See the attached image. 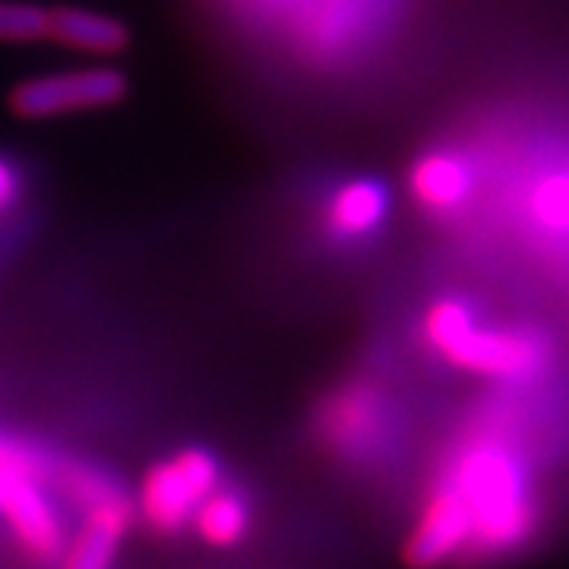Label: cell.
<instances>
[{"label":"cell","mask_w":569,"mask_h":569,"mask_svg":"<svg viewBox=\"0 0 569 569\" xmlns=\"http://www.w3.org/2000/svg\"><path fill=\"white\" fill-rule=\"evenodd\" d=\"M471 519L462 563H503L535 541L541 500L526 452L500 437H478L456 452L443 475Z\"/></svg>","instance_id":"cell-1"},{"label":"cell","mask_w":569,"mask_h":569,"mask_svg":"<svg viewBox=\"0 0 569 569\" xmlns=\"http://www.w3.org/2000/svg\"><path fill=\"white\" fill-rule=\"evenodd\" d=\"M425 339L449 367L503 383H535L557 361V346L545 329L478 326L475 310L459 298H440L427 307Z\"/></svg>","instance_id":"cell-2"},{"label":"cell","mask_w":569,"mask_h":569,"mask_svg":"<svg viewBox=\"0 0 569 569\" xmlns=\"http://www.w3.org/2000/svg\"><path fill=\"white\" fill-rule=\"evenodd\" d=\"M219 485L222 462L216 452L206 447H183L146 471L133 507L152 535L174 538L193 526V516Z\"/></svg>","instance_id":"cell-3"},{"label":"cell","mask_w":569,"mask_h":569,"mask_svg":"<svg viewBox=\"0 0 569 569\" xmlns=\"http://www.w3.org/2000/svg\"><path fill=\"white\" fill-rule=\"evenodd\" d=\"M130 96V80L118 67H86L67 73H44L17 82L7 96V104L17 118L48 121L80 111L114 108Z\"/></svg>","instance_id":"cell-4"},{"label":"cell","mask_w":569,"mask_h":569,"mask_svg":"<svg viewBox=\"0 0 569 569\" xmlns=\"http://www.w3.org/2000/svg\"><path fill=\"white\" fill-rule=\"evenodd\" d=\"M54 481L58 478L17 471L3 493V507H0L3 526L32 567L58 569L63 550L70 545L58 497L48 493Z\"/></svg>","instance_id":"cell-5"},{"label":"cell","mask_w":569,"mask_h":569,"mask_svg":"<svg viewBox=\"0 0 569 569\" xmlns=\"http://www.w3.org/2000/svg\"><path fill=\"white\" fill-rule=\"evenodd\" d=\"M80 531L70 538L58 569H114L121 541L133 522V500L123 485L102 471L77 500Z\"/></svg>","instance_id":"cell-6"},{"label":"cell","mask_w":569,"mask_h":569,"mask_svg":"<svg viewBox=\"0 0 569 569\" xmlns=\"http://www.w3.org/2000/svg\"><path fill=\"white\" fill-rule=\"evenodd\" d=\"M392 433V406L370 383H351L326 399L320 437L336 456L365 462L373 459Z\"/></svg>","instance_id":"cell-7"},{"label":"cell","mask_w":569,"mask_h":569,"mask_svg":"<svg viewBox=\"0 0 569 569\" xmlns=\"http://www.w3.org/2000/svg\"><path fill=\"white\" fill-rule=\"evenodd\" d=\"M471 541V519L462 497L440 478V485L425 497L415 526L406 535L402 560L408 569H447L466 560Z\"/></svg>","instance_id":"cell-8"},{"label":"cell","mask_w":569,"mask_h":569,"mask_svg":"<svg viewBox=\"0 0 569 569\" xmlns=\"http://www.w3.org/2000/svg\"><path fill=\"white\" fill-rule=\"evenodd\" d=\"M387 216V187L373 178H351L329 190L323 203V231L339 244H355L373 238Z\"/></svg>","instance_id":"cell-9"},{"label":"cell","mask_w":569,"mask_h":569,"mask_svg":"<svg viewBox=\"0 0 569 569\" xmlns=\"http://www.w3.org/2000/svg\"><path fill=\"white\" fill-rule=\"evenodd\" d=\"M408 187H411L415 203L425 212L452 216L456 209L468 203L471 187H475V171L462 156L447 152V149H433L411 164Z\"/></svg>","instance_id":"cell-10"},{"label":"cell","mask_w":569,"mask_h":569,"mask_svg":"<svg viewBox=\"0 0 569 569\" xmlns=\"http://www.w3.org/2000/svg\"><path fill=\"white\" fill-rule=\"evenodd\" d=\"M48 41H58L70 51L96 54V58H114L130 48V29L127 22L89 10V7H51V32Z\"/></svg>","instance_id":"cell-11"},{"label":"cell","mask_w":569,"mask_h":569,"mask_svg":"<svg viewBox=\"0 0 569 569\" xmlns=\"http://www.w3.org/2000/svg\"><path fill=\"white\" fill-rule=\"evenodd\" d=\"M253 522V503L241 488H219L203 500L200 512L193 516V526L209 548H238L250 535Z\"/></svg>","instance_id":"cell-12"},{"label":"cell","mask_w":569,"mask_h":569,"mask_svg":"<svg viewBox=\"0 0 569 569\" xmlns=\"http://www.w3.org/2000/svg\"><path fill=\"white\" fill-rule=\"evenodd\" d=\"M529 212L550 234H569V168L550 171L531 187Z\"/></svg>","instance_id":"cell-13"},{"label":"cell","mask_w":569,"mask_h":569,"mask_svg":"<svg viewBox=\"0 0 569 569\" xmlns=\"http://www.w3.org/2000/svg\"><path fill=\"white\" fill-rule=\"evenodd\" d=\"M51 32V7L32 0H0V41L7 44H32L48 41Z\"/></svg>","instance_id":"cell-14"},{"label":"cell","mask_w":569,"mask_h":569,"mask_svg":"<svg viewBox=\"0 0 569 569\" xmlns=\"http://www.w3.org/2000/svg\"><path fill=\"white\" fill-rule=\"evenodd\" d=\"M22 168L0 152V212H10L22 200Z\"/></svg>","instance_id":"cell-15"},{"label":"cell","mask_w":569,"mask_h":569,"mask_svg":"<svg viewBox=\"0 0 569 569\" xmlns=\"http://www.w3.org/2000/svg\"><path fill=\"white\" fill-rule=\"evenodd\" d=\"M17 475V468H0V507H3V493H7V485H10V478ZM32 475V471H29Z\"/></svg>","instance_id":"cell-16"}]
</instances>
